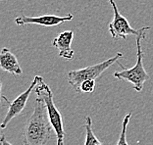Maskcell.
<instances>
[{
	"label": "cell",
	"mask_w": 153,
	"mask_h": 145,
	"mask_svg": "<svg viewBox=\"0 0 153 145\" xmlns=\"http://www.w3.org/2000/svg\"><path fill=\"white\" fill-rule=\"evenodd\" d=\"M74 39L73 30H65L52 41V45L59 50V56L67 60L74 58V50L72 49V41Z\"/></svg>",
	"instance_id": "8"
},
{
	"label": "cell",
	"mask_w": 153,
	"mask_h": 145,
	"mask_svg": "<svg viewBox=\"0 0 153 145\" xmlns=\"http://www.w3.org/2000/svg\"><path fill=\"white\" fill-rule=\"evenodd\" d=\"M0 68L13 75H19L23 72L17 57L6 47L2 48L0 53Z\"/></svg>",
	"instance_id": "9"
},
{
	"label": "cell",
	"mask_w": 153,
	"mask_h": 145,
	"mask_svg": "<svg viewBox=\"0 0 153 145\" xmlns=\"http://www.w3.org/2000/svg\"><path fill=\"white\" fill-rule=\"evenodd\" d=\"M0 145H12V144L5 138L4 135H2L1 136V140H0Z\"/></svg>",
	"instance_id": "13"
},
{
	"label": "cell",
	"mask_w": 153,
	"mask_h": 145,
	"mask_svg": "<svg viewBox=\"0 0 153 145\" xmlns=\"http://www.w3.org/2000/svg\"><path fill=\"white\" fill-rule=\"evenodd\" d=\"M53 127L42 98L36 96L34 108L23 132V145H44L53 139Z\"/></svg>",
	"instance_id": "1"
},
{
	"label": "cell",
	"mask_w": 153,
	"mask_h": 145,
	"mask_svg": "<svg viewBox=\"0 0 153 145\" xmlns=\"http://www.w3.org/2000/svg\"><path fill=\"white\" fill-rule=\"evenodd\" d=\"M131 118V112L127 114V115L124 117V120H123V122H122V129H121L120 137H119V139H118L116 145H130L127 141V129H128V123H130Z\"/></svg>",
	"instance_id": "11"
},
{
	"label": "cell",
	"mask_w": 153,
	"mask_h": 145,
	"mask_svg": "<svg viewBox=\"0 0 153 145\" xmlns=\"http://www.w3.org/2000/svg\"><path fill=\"white\" fill-rule=\"evenodd\" d=\"M74 19L72 14H67L66 16L57 15H41V16H19L15 19V24L17 26L26 25H39L43 27H56L61 24L69 22Z\"/></svg>",
	"instance_id": "7"
},
{
	"label": "cell",
	"mask_w": 153,
	"mask_h": 145,
	"mask_svg": "<svg viewBox=\"0 0 153 145\" xmlns=\"http://www.w3.org/2000/svg\"><path fill=\"white\" fill-rule=\"evenodd\" d=\"M124 54L122 52H118L114 57H111L109 59L101 62V63L91 65V66H88L82 69H79V70H73L68 72V82L73 89L76 92H79V85L82 81H95L107 69L110 68L114 63L118 62L120 58H123Z\"/></svg>",
	"instance_id": "4"
},
{
	"label": "cell",
	"mask_w": 153,
	"mask_h": 145,
	"mask_svg": "<svg viewBox=\"0 0 153 145\" xmlns=\"http://www.w3.org/2000/svg\"><path fill=\"white\" fill-rule=\"evenodd\" d=\"M82 127L85 129V145H104L101 141L96 137L92 129V120L89 116H86L85 119V125Z\"/></svg>",
	"instance_id": "10"
},
{
	"label": "cell",
	"mask_w": 153,
	"mask_h": 145,
	"mask_svg": "<svg viewBox=\"0 0 153 145\" xmlns=\"http://www.w3.org/2000/svg\"><path fill=\"white\" fill-rule=\"evenodd\" d=\"M146 33H142L140 36H137V63L133 67L130 69H125L124 66L121 63H119L120 67L123 69L121 72H115L114 78L120 81H127L133 84L135 91L141 92L143 89V85L145 81L150 79V77L145 71L143 66V51L141 48V40L145 38Z\"/></svg>",
	"instance_id": "3"
},
{
	"label": "cell",
	"mask_w": 153,
	"mask_h": 145,
	"mask_svg": "<svg viewBox=\"0 0 153 145\" xmlns=\"http://www.w3.org/2000/svg\"><path fill=\"white\" fill-rule=\"evenodd\" d=\"M95 87H96L95 81H91V79L85 81L79 85L78 93H92L95 90Z\"/></svg>",
	"instance_id": "12"
},
{
	"label": "cell",
	"mask_w": 153,
	"mask_h": 145,
	"mask_svg": "<svg viewBox=\"0 0 153 145\" xmlns=\"http://www.w3.org/2000/svg\"><path fill=\"white\" fill-rule=\"evenodd\" d=\"M111 6L113 8L114 17L112 22L109 23V33L112 38H122L126 39L128 36H138L142 33H146L147 30H150L149 27H142L141 29L134 30L131 27L130 23L126 17H124L118 10V7L114 0H109Z\"/></svg>",
	"instance_id": "5"
},
{
	"label": "cell",
	"mask_w": 153,
	"mask_h": 145,
	"mask_svg": "<svg viewBox=\"0 0 153 145\" xmlns=\"http://www.w3.org/2000/svg\"><path fill=\"white\" fill-rule=\"evenodd\" d=\"M36 77L37 78V84L34 88V91L36 93V96L42 98L45 103L49 121L53 127V132L56 135V145H64L66 132L63 127V118L54 104L53 92H52L50 86L45 84L43 78L40 75H36Z\"/></svg>",
	"instance_id": "2"
},
{
	"label": "cell",
	"mask_w": 153,
	"mask_h": 145,
	"mask_svg": "<svg viewBox=\"0 0 153 145\" xmlns=\"http://www.w3.org/2000/svg\"><path fill=\"white\" fill-rule=\"evenodd\" d=\"M36 84H37V78L36 77H34L33 81H32V84H30L29 87L24 92L21 93L20 95L17 96L12 102L9 101L5 96H2V99L5 100L7 103L8 110H7L6 116L4 117V119H3L1 123V129H5V127L8 126V124L11 122L14 118H16L17 116H19L20 114L23 112V110L25 109V107L27 103V100H29L30 96V93H32L33 88H36Z\"/></svg>",
	"instance_id": "6"
}]
</instances>
